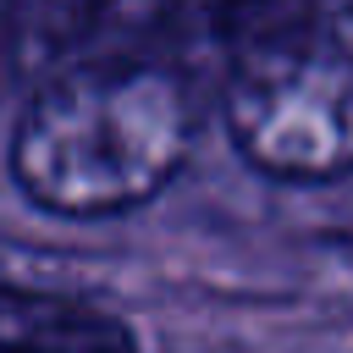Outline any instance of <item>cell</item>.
I'll return each instance as SVG.
<instances>
[{
    "label": "cell",
    "mask_w": 353,
    "mask_h": 353,
    "mask_svg": "<svg viewBox=\"0 0 353 353\" xmlns=\"http://www.w3.org/2000/svg\"><path fill=\"white\" fill-rule=\"evenodd\" d=\"M193 149V99L176 72L132 55L55 66L11 132V176L28 204L72 221L149 204Z\"/></svg>",
    "instance_id": "6da1fadb"
},
{
    "label": "cell",
    "mask_w": 353,
    "mask_h": 353,
    "mask_svg": "<svg viewBox=\"0 0 353 353\" xmlns=\"http://www.w3.org/2000/svg\"><path fill=\"white\" fill-rule=\"evenodd\" d=\"M221 110L237 154L276 182L353 171V50L336 33H292L226 55Z\"/></svg>",
    "instance_id": "7a4b0ae2"
},
{
    "label": "cell",
    "mask_w": 353,
    "mask_h": 353,
    "mask_svg": "<svg viewBox=\"0 0 353 353\" xmlns=\"http://www.w3.org/2000/svg\"><path fill=\"white\" fill-rule=\"evenodd\" d=\"M0 353H138V331L94 298L0 281Z\"/></svg>",
    "instance_id": "3957f363"
},
{
    "label": "cell",
    "mask_w": 353,
    "mask_h": 353,
    "mask_svg": "<svg viewBox=\"0 0 353 353\" xmlns=\"http://www.w3.org/2000/svg\"><path fill=\"white\" fill-rule=\"evenodd\" d=\"M132 11H138V0H11L6 22H11L22 61L72 66V61H88L83 50H94Z\"/></svg>",
    "instance_id": "277c9868"
},
{
    "label": "cell",
    "mask_w": 353,
    "mask_h": 353,
    "mask_svg": "<svg viewBox=\"0 0 353 353\" xmlns=\"http://www.w3.org/2000/svg\"><path fill=\"white\" fill-rule=\"evenodd\" d=\"M331 33L353 50V0H336V6H331Z\"/></svg>",
    "instance_id": "5b68a950"
}]
</instances>
